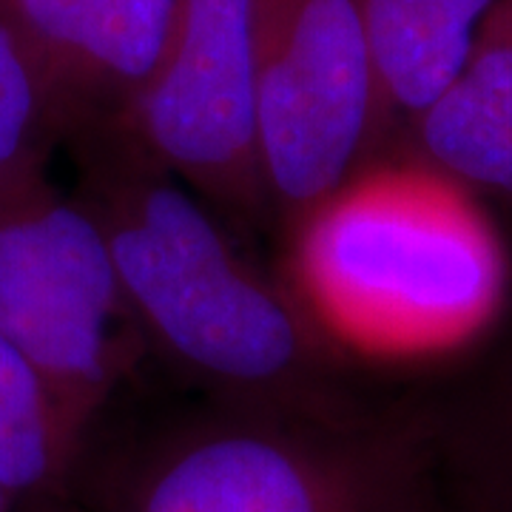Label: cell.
<instances>
[{"mask_svg": "<svg viewBox=\"0 0 512 512\" xmlns=\"http://www.w3.org/2000/svg\"><path fill=\"white\" fill-rule=\"evenodd\" d=\"M384 106L404 131L470 63L498 0H356Z\"/></svg>", "mask_w": 512, "mask_h": 512, "instance_id": "cell-9", "label": "cell"}, {"mask_svg": "<svg viewBox=\"0 0 512 512\" xmlns=\"http://www.w3.org/2000/svg\"><path fill=\"white\" fill-rule=\"evenodd\" d=\"M154 163L239 217L268 211L256 140V0H183L160 66L111 117Z\"/></svg>", "mask_w": 512, "mask_h": 512, "instance_id": "cell-6", "label": "cell"}, {"mask_svg": "<svg viewBox=\"0 0 512 512\" xmlns=\"http://www.w3.org/2000/svg\"><path fill=\"white\" fill-rule=\"evenodd\" d=\"M183 0H12L15 18L74 128L111 117L160 66Z\"/></svg>", "mask_w": 512, "mask_h": 512, "instance_id": "cell-7", "label": "cell"}, {"mask_svg": "<svg viewBox=\"0 0 512 512\" xmlns=\"http://www.w3.org/2000/svg\"><path fill=\"white\" fill-rule=\"evenodd\" d=\"M504 3H507V6H510V9H512V0H504Z\"/></svg>", "mask_w": 512, "mask_h": 512, "instance_id": "cell-14", "label": "cell"}, {"mask_svg": "<svg viewBox=\"0 0 512 512\" xmlns=\"http://www.w3.org/2000/svg\"><path fill=\"white\" fill-rule=\"evenodd\" d=\"M46 163H23L0 180V339L89 439L146 342L103 225L49 180Z\"/></svg>", "mask_w": 512, "mask_h": 512, "instance_id": "cell-4", "label": "cell"}, {"mask_svg": "<svg viewBox=\"0 0 512 512\" xmlns=\"http://www.w3.org/2000/svg\"><path fill=\"white\" fill-rule=\"evenodd\" d=\"M447 512H450V510H447Z\"/></svg>", "mask_w": 512, "mask_h": 512, "instance_id": "cell-15", "label": "cell"}, {"mask_svg": "<svg viewBox=\"0 0 512 512\" xmlns=\"http://www.w3.org/2000/svg\"><path fill=\"white\" fill-rule=\"evenodd\" d=\"M396 137L356 0H256V140L285 228Z\"/></svg>", "mask_w": 512, "mask_h": 512, "instance_id": "cell-5", "label": "cell"}, {"mask_svg": "<svg viewBox=\"0 0 512 512\" xmlns=\"http://www.w3.org/2000/svg\"><path fill=\"white\" fill-rule=\"evenodd\" d=\"M444 478L464 490L461 512H512V402L484 433L441 427Z\"/></svg>", "mask_w": 512, "mask_h": 512, "instance_id": "cell-12", "label": "cell"}, {"mask_svg": "<svg viewBox=\"0 0 512 512\" xmlns=\"http://www.w3.org/2000/svg\"><path fill=\"white\" fill-rule=\"evenodd\" d=\"M83 447L86 436L66 419L35 367L0 339V484L20 510L69 493Z\"/></svg>", "mask_w": 512, "mask_h": 512, "instance_id": "cell-10", "label": "cell"}, {"mask_svg": "<svg viewBox=\"0 0 512 512\" xmlns=\"http://www.w3.org/2000/svg\"><path fill=\"white\" fill-rule=\"evenodd\" d=\"M404 148L476 194L512 200V9L504 0L456 83L407 128Z\"/></svg>", "mask_w": 512, "mask_h": 512, "instance_id": "cell-8", "label": "cell"}, {"mask_svg": "<svg viewBox=\"0 0 512 512\" xmlns=\"http://www.w3.org/2000/svg\"><path fill=\"white\" fill-rule=\"evenodd\" d=\"M447 510L433 413L225 404L151 441L92 512Z\"/></svg>", "mask_w": 512, "mask_h": 512, "instance_id": "cell-3", "label": "cell"}, {"mask_svg": "<svg viewBox=\"0 0 512 512\" xmlns=\"http://www.w3.org/2000/svg\"><path fill=\"white\" fill-rule=\"evenodd\" d=\"M66 140L55 89L20 29L12 0H0V180L23 163L49 157Z\"/></svg>", "mask_w": 512, "mask_h": 512, "instance_id": "cell-11", "label": "cell"}, {"mask_svg": "<svg viewBox=\"0 0 512 512\" xmlns=\"http://www.w3.org/2000/svg\"><path fill=\"white\" fill-rule=\"evenodd\" d=\"M143 342L225 404L333 413L336 356L282 279L239 254L200 194L111 120L66 137Z\"/></svg>", "mask_w": 512, "mask_h": 512, "instance_id": "cell-1", "label": "cell"}, {"mask_svg": "<svg viewBox=\"0 0 512 512\" xmlns=\"http://www.w3.org/2000/svg\"><path fill=\"white\" fill-rule=\"evenodd\" d=\"M282 282L333 356L413 365L493 328L510 265L476 191L404 148L288 225Z\"/></svg>", "mask_w": 512, "mask_h": 512, "instance_id": "cell-2", "label": "cell"}, {"mask_svg": "<svg viewBox=\"0 0 512 512\" xmlns=\"http://www.w3.org/2000/svg\"><path fill=\"white\" fill-rule=\"evenodd\" d=\"M0 512H23L18 501H15V495L9 493L3 484H0Z\"/></svg>", "mask_w": 512, "mask_h": 512, "instance_id": "cell-13", "label": "cell"}]
</instances>
